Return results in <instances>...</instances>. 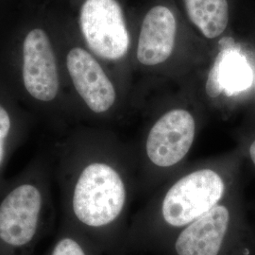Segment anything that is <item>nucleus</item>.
I'll return each mask as SVG.
<instances>
[{
	"label": "nucleus",
	"instance_id": "nucleus-6",
	"mask_svg": "<svg viewBox=\"0 0 255 255\" xmlns=\"http://www.w3.org/2000/svg\"><path fill=\"white\" fill-rule=\"evenodd\" d=\"M196 122L183 109L167 112L150 129L146 140V153L155 165L170 167L180 163L191 148Z\"/></svg>",
	"mask_w": 255,
	"mask_h": 255
},
{
	"label": "nucleus",
	"instance_id": "nucleus-9",
	"mask_svg": "<svg viewBox=\"0 0 255 255\" xmlns=\"http://www.w3.org/2000/svg\"><path fill=\"white\" fill-rule=\"evenodd\" d=\"M177 23L172 11L164 6L150 9L143 21L137 59L145 65L165 62L173 52Z\"/></svg>",
	"mask_w": 255,
	"mask_h": 255
},
{
	"label": "nucleus",
	"instance_id": "nucleus-8",
	"mask_svg": "<svg viewBox=\"0 0 255 255\" xmlns=\"http://www.w3.org/2000/svg\"><path fill=\"white\" fill-rule=\"evenodd\" d=\"M231 215L224 205H217L192 221L178 237L179 255H218L228 232Z\"/></svg>",
	"mask_w": 255,
	"mask_h": 255
},
{
	"label": "nucleus",
	"instance_id": "nucleus-11",
	"mask_svg": "<svg viewBox=\"0 0 255 255\" xmlns=\"http://www.w3.org/2000/svg\"><path fill=\"white\" fill-rule=\"evenodd\" d=\"M26 137V127L0 101V191L7 182L5 171L9 160Z\"/></svg>",
	"mask_w": 255,
	"mask_h": 255
},
{
	"label": "nucleus",
	"instance_id": "nucleus-5",
	"mask_svg": "<svg viewBox=\"0 0 255 255\" xmlns=\"http://www.w3.org/2000/svg\"><path fill=\"white\" fill-rule=\"evenodd\" d=\"M22 85L39 104L51 105L59 98L61 80L50 40L41 28L30 30L23 44Z\"/></svg>",
	"mask_w": 255,
	"mask_h": 255
},
{
	"label": "nucleus",
	"instance_id": "nucleus-4",
	"mask_svg": "<svg viewBox=\"0 0 255 255\" xmlns=\"http://www.w3.org/2000/svg\"><path fill=\"white\" fill-rule=\"evenodd\" d=\"M80 27L95 54L115 61L127 53L130 39L117 0H86L81 9Z\"/></svg>",
	"mask_w": 255,
	"mask_h": 255
},
{
	"label": "nucleus",
	"instance_id": "nucleus-10",
	"mask_svg": "<svg viewBox=\"0 0 255 255\" xmlns=\"http://www.w3.org/2000/svg\"><path fill=\"white\" fill-rule=\"evenodd\" d=\"M188 17L201 33L214 39L221 35L228 25L227 0H183Z\"/></svg>",
	"mask_w": 255,
	"mask_h": 255
},
{
	"label": "nucleus",
	"instance_id": "nucleus-3",
	"mask_svg": "<svg viewBox=\"0 0 255 255\" xmlns=\"http://www.w3.org/2000/svg\"><path fill=\"white\" fill-rule=\"evenodd\" d=\"M225 192L222 177L212 169H201L176 182L162 206L166 223L181 227L189 224L218 205Z\"/></svg>",
	"mask_w": 255,
	"mask_h": 255
},
{
	"label": "nucleus",
	"instance_id": "nucleus-12",
	"mask_svg": "<svg viewBox=\"0 0 255 255\" xmlns=\"http://www.w3.org/2000/svg\"><path fill=\"white\" fill-rule=\"evenodd\" d=\"M45 255H87V253L77 237L69 232L68 226H62Z\"/></svg>",
	"mask_w": 255,
	"mask_h": 255
},
{
	"label": "nucleus",
	"instance_id": "nucleus-1",
	"mask_svg": "<svg viewBox=\"0 0 255 255\" xmlns=\"http://www.w3.org/2000/svg\"><path fill=\"white\" fill-rule=\"evenodd\" d=\"M51 157L41 154L0 191V255H29L48 228L53 208Z\"/></svg>",
	"mask_w": 255,
	"mask_h": 255
},
{
	"label": "nucleus",
	"instance_id": "nucleus-7",
	"mask_svg": "<svg viewBox=\"0 0 255 255\" xmlns=\"http://www.w3.org/2000/svg\"><path fill=\"white\" fill-rule=\"evenodd\" d=\"M66 67L74 89L95 114L107 113L115 104L117 93L101 64L86 50L72 48L66 57Z\"/></svg>",
	"mask_w": 255,
	"mask_h": 255
},
{
	"label": "nucleus",
	"instance_id": "nucleus-13",
	"mask_svg": "<svg viewBox=\"0 0 255 255\" xmlns=\"http://www.w3.org/2000/svg\"><path fill=\"white\" fill-rule=\"evenodd\" d=\"M249 156H250V159L252 161V163L254 164L255 166V138L251 142L250 146H249Z\"/></svg>",
	"mask_w": 255,
	"mask_h": 255
},
{
	"label": "nucleus",
	"instance_id": "nucleus-2",
	"mask_svg": "<svg viewBox=\"0 0 255 255\" xmlns=\"http://www.w3.org/2000/svg\"><path fill=\"white\" fill-rule=\"evenodd\" d=\"M52 170L62 187L66 214L74 222L85 228L102 229L119 219L126 187L115 166L99 159L77 166L74 172L53 164Z\"/></svg>",
	"mask_w": 255,
	"mask_h": 255
}]
</instances>
